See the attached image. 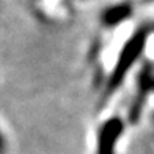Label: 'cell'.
Here are the masks:
<instances>
[{
	"mask_svg": "<svg viewBox=\"0 0 154 154\" xmlns=\"http://www.w3.org/2000/svg\"><path fill=\"white\" fill-rule=\"evenodd\" d=\"M124 130V123L120 117L106 120L97 134V154H116V146Z\"/></svg>",
	"mask_w": 154,
	"mask_h": 154,
	"instance_id": "7a4b0ae2",
	"label": "cell"
},
{
	"mask_svg": "<svg viewBox=\"0 0 154 154\" xmlns=\"http://www.w3.org/2000/svg\"><path fill=\"white\" fill-rule=\"evenodd\" d=\"M131 14V6L130 5H117L107 9L103 14V22L107 26H116L123 20L128 19Z\"/></svg>",
	"mask_w": 154,
	"mask_h": 154,
	"instance_id": "3957f363",
	"label": "cell"
},
{
	"mask_svg": "<svg viewBox=\"0 0 154 154\" xmlns=\"http://www.w3.org/2000/svg\"><path fill=\"white\" fill-rule=\"evenodd\" d=\"M6 150H7V144H6V138L5 136L0 131V154H6Z\"/></svg>",
	"mask_w": 154,
	"mask_h": 154,
	"instance_id": "277c9868",
	"label": "cell"
},
{
	"mask_svg": "<svg viewBox=\"0 0 154 154\" xmlns=\"http://www.w3.org/2000/svg\"><path fill=\"white\" fill-rule=\"evenodd\" d=\"M146 38H147V32L146 30H140V32L133 34L131 37L128 38V42L121 50L117 64H116L114 70H113L110 76V80H109V86H107V93L109 94L119 88L121 82L124 80L127 72L131 69L134 61L137 60L140 54L143 53L146 42H147Z\"/></svg>",
	"mask_w": 154,
	"mask_h": 154,
	"instance_id": "6da1fadb",
	"label": "cell"
}]
</instances>
